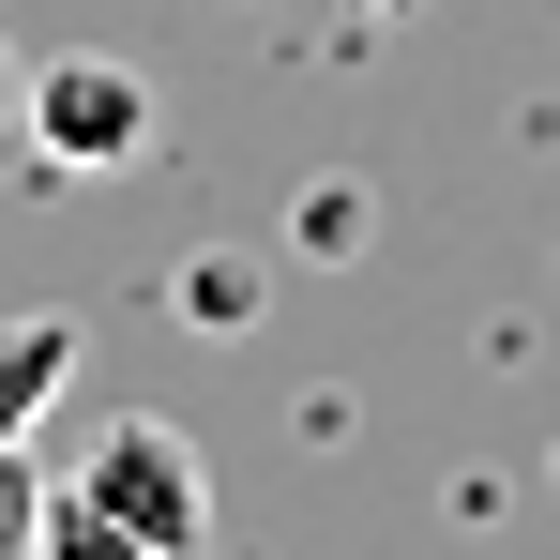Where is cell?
<instances>
[{
    "label": "cell",
    "mask_w": 560,
    "mask_h": 560,
    "mask_svg": "<svg viewBox=\"0 0 560 560\" xmlns=\"http://www.w3.org/2000/svg\"><path fill=\"white\" fill-rule=\"evenodd\" d=\"M31 546L61 560H197L212 546V469H197L183 424H152V409H121L77 440V469L46 485V530Z\"/></svg>",
    "instance_id": "6da1fadb"
},
{
    "label": "cell",
    "mask_w": 560,
    "mask_h": 560,
    "mask_svg": "<svg viewBox=\"0 0 560 560\" xmlns=\"http://www.w3.org/2000/svg\"><path fill=\"white\" fill-rule=\"evenodd\" d=\"M15 137H31L61 183H106V167H137V152H152V77H137V61H106V46H61V61H31Z\"/></svg>",
    "instance_id": "7a4b0ae2"
},
{
    "label": "cell",
    "mask_w": 560,
    "mask_h": 560,
    "mask_svg": "<svg viewBox=\"0 0 560 560\" xmlns=\"http://www.w3.org/2000/svg\"><path fill=\"white\" fill-rule=\"evenodd\" d=\"M61 378H77V318L46 303V318H0V440H31L46 409H61Z\"/></svg>",
    "instance_id": "3957f363"
},
{
    "label": "cell",
    "mask_w": 560,
    "mask_h": 560,
    "mask_svg": "<svg viewBox=\"0 0 560 560\" xmlns=\"http://www.w3.org/2000/svg\"><path fill=\"white\" fill-rule=\"evenodd\" d=\"M183 318H197V334H243V318H258V273H243V258H197V273H183Z\"/></svg>",
    "instance_id": "277c9868"
},
{
    "label": "cell",
    "mask_w": 560,
    "mask_h": 560,
    "mask_svg": "<svg viewBox=\"0 0 560 560\" xmlns=\"http://www.w3.org/2000/svg\"><path fill=\"white\" fill-rule=\"evenodd\" d=\"M46 530V469H31V440H0V560Z\"/></svg>",
    "instance_id": "5b68a950"
},
{
    "label": "cell",
    "mask_w": 560,
    "mask_h": 560,
    "mask_svg": "<svg viewBox=\"0 0 560 560\" xmlns=\"http://www.w3.org/2000/svg\"><path fill=\"white\" fill-rule=\"evenodd\" d=\"M303 243H318V258H349V243H364V197L318 183V197H303Z\"/></svg>",
    "instance_id": "8992f818"
},
{
    "label": "cell",
    "mask_w": 560,
    "mask_h": 560,
    "mask_svg": "<svg viewBox=\"0 0 560 560\" xmlns=\"http://www.w3.org/2000/svg\"><path fill=\"white\" fill-rule=\"evenodd\" d=\"M15 106H31V61H15V46H0V137H15Z\"/></svg>",
    "instance_id": "52a82bcc"
}]
</instances>
